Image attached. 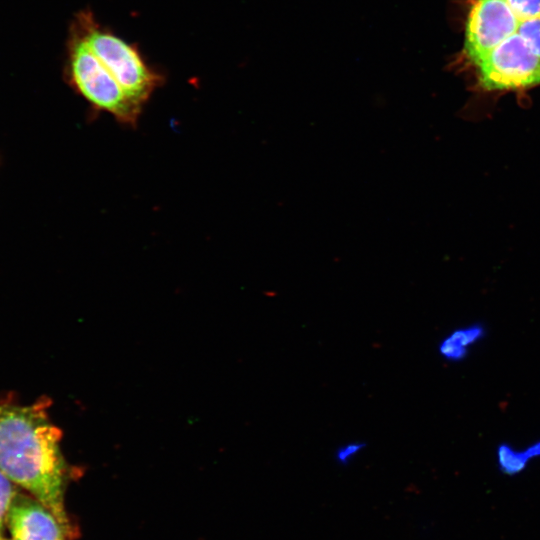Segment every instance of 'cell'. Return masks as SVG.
Listing matches in <instances>:
<instances>
[{"instance_id":"1","label":"cell","mask_w":540,"mask_h":540,"mask_svg":"<svg viewBox=\"0 0 540 540\" xmlns=\"http://www.w3.org/2000/svg\"><path fill=\"white\" fill-rule=\"evenodd\" d=\"M45 397L31 404L0 403V470L46 506L69 532L65 491L74 471L61 449L62 432Z\"/></svg>"},{"instance_id":"2","label":"cell","mask_w":540,"mask_h":540,"mask_svg":"<svg viewBox=\"0 0 540 540\" xmlns=\"http://www.w3.org/2000/svg\"><path fill=\"white\" fill-rule=\"evenodd\" d=\"M72 24L124 91L137 103L144 106L155 90L162 86L164 75L147 63L139 48L101 25L92 11H80Z\"/></svg>"},{"instance_id":"3","label":"cell","mask_w":540,"mask_h":540,"mask_svg":"<svg viewBox=\"0 0 540 540\" xmlns=\"http://www.w3.org/2000/svg\"><path fill=\"white\" fill-rule=\"evenodd\" d=\"M66 64L70 85L94 111L108 113L121 124L136 126L143 106L124 91L73 24L67 43Z\"/></svg>"},{"instance_id":"4","label":"cell","mask_w":540,"mask_h":540,"mask_svg":"<svg viewBox=\"0 0 540 540\" xmlns=\"http://www.w3.org/2000/svg\"><path fill=\"white\" fill-rule=\"evenodd\" d=\"M485 91H517L540 85V57L518 32L492 49L476 65Z\"/></svg>"},{"instance_id":"5","label":"cell","mask_w":540,"mask_h":540,"mask_svg":"<svg viewBox=\"0 0 540 540\" xmlns=\"http://www.w3.org/2000/svg\"><path fill=\"white\" fill-rule=\"evenodd\" d=\"M519 20L506 0H475L465 24L463 58L476 65L503 40L517 32Z\"/></svg>"},{"instance_id":"6","label":"cell","mask_w":540,"mask_h":540,"mask_svg":"<svg viewBox=\"0 0 540 540\" xmlns=\"http://www.w3.org/2000/svg\"><path fill=\"white\" fill-rule=\"evenodd\" d=\"M5 524L12 540H67L71 537L46 506L19 490L9 507Z\"/></svg>"},{"instance_id":"7","label":"cell","mask_w":540,"mask_h":540,"mask_svg":"<svg viewBox=\"0 0 540 540\" xmlns=\"http://www.w3.org/2000/svg\"><path fill=\"white\" fill-rule=\"evenodd\" d=\"M484 334L481 326H471L453 331L439 345L440 354L450 361L463 359L468 352V347L476 343Z\"/></svg>"},{"instance_id":"8","label":"cell","mask_w":540,"mask_h":540,"mask_svg":"<svg viewBox=\"0 0 540 540\" xmlns=\"http://www.w3.org/2000/svg\"><path fill=\"white\" fill-rule=\"evenodd\" d=\"M497 461L501 472L515 475L522 472L529 461L525 451H519L509 444H501L497 449Z\"/></svg>"},{"instance_id":"9","label":"cell","mask_w":540,"mask_h":540,"mask_svg":"<svg viewBox=\"0 0 540 540\" xmlns=\"http://www.w3.org/2000/svg\"><path fill=\"white\" fill-rule=\"evenodd\" d=\"M517 32L530 49L540 57V15L529 19H520Z\"/></svg>"},{"instance_id":"10","label":"cell","mask_w":540,"mask_h":540,"mask_svg":"<svg viewBox=\"0 0 540 540\" xmlns=\"http://www.w3.org/2000/svg\"><path fill=\"white\" fill-rule=\"evenodd\" d=\"M19 487L15 485L1 470H0V536L3 535L4 526H6V516L9 507L18 492Z\"/></svg>"},{"instance_id":"11","label":"cell","mask_w":540,"mask_h":540,"mask_svg":"<svg viewBox=\"0 0 540 540\" xmlns=\"http://www.w3.org/2000/svg\"><path fill=\"white\" fill-rule=\"evenodd\" d=\"M518 19H529L540 15V0H506Z\"/></svg>"},{"instance_id":"12","label":"cell","mask_w":540,"mask_h":540,"mask_svg":"<svg viewBox=\"0 0 540 540\" xmlns=\"http://www.w3.org/2000/svg\"><path fill=\"white\" fill-rule=\"evenodd\" d=\"M365 447L364 443L351 442L339 447L336 451V459L341 464H347L355 455Z\"/></svg>"},{"instance_id":"13","label":"cell","mask_w":540,"mask_h":540,"mask_svg":"<svg viewBox=\"0 0 540 540\" xmlns=\"http://www.w3.org/2000/svg\"><path fill=\"white\" fill-rule=\"evenodd\" d=\"M529 459L534 457H540V440L525 450Z\"/></svg>"},{"instance_id":"14","label":"cell","mask_w":540,"mask_h":540,"mask_svg":"<svg viewBox=\"0 0 540 540\" xmlns=\"http://www.w3.org/2000/svg\"><path fill=\"white\" fill-rule=\"evenodd\" d=\"M0 540H12L11 538L4 537L3 535L0 536Z\"/></svg>"}]
</instances>
